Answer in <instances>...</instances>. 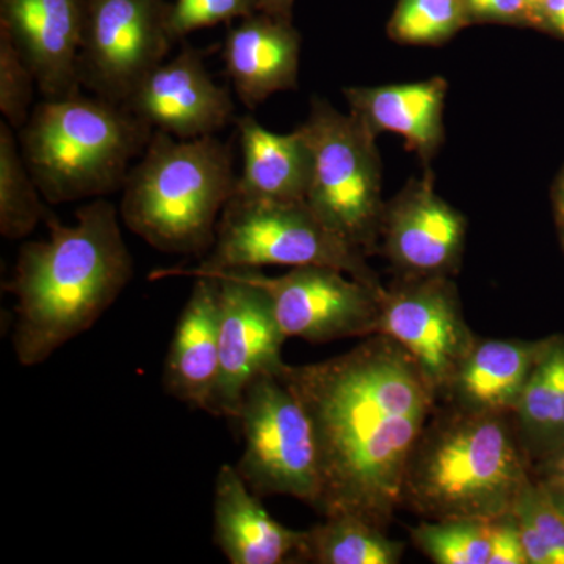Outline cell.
<instances>
[{
  "label": "cell",
  "mask_w": 564,
  "mask_h": 564,
  "mask_svg": "<svg viewBox=\"0 0 564 564\" xmlns=\"http://www.w3.org/2000/svg\"><path fill=\"white\" fill-rule=\"evenodd\" d=\"M276 375L313 423L314 510L388 529L403 507L408 462L437 400L413 356L391 337L373 334L326 361L284 362Z\"/></svg>",
  "instance_id": "obj_1"
},
{
  "label": "cell",
  "mask_w": 564,
  "mask_h": 564,
  "mask_svg": "<svg viewBox=\"0 0 564 564\" xmlns=\"http://www.w3.org/2000/svg\"><path fill=\"white\" fill-rule=\"evenodd\" d=\"M50 239L22 245L6 289L14 296L13 348L24 367L47 361L91 328L133 278L120 210L104 198L80 207L74 225L47 218Z\"/></svg>",
  "instance_id": "obj_2"
},
{
  "label": "cell",
  "mask_w": 564,
  "mask_h": 564,
  "mask_svg": "<svg viewBox=\"0 0 564 564\" xmlns=\"http://www.w3.org/2000/svg\"><path fill=\"white\" fill-rule=\"evenodd\" d=\"M532 478L513 414L448 404L426 422L408 462L403 507L426 521H492L511 513Z\"/></svg>",
  "instance_id": "obj_3"
},
{
  "label": "cell",
  "mask_w": 564,
  "mask_h": 564,
  "mask_svg": "<svg viewBox=\"0 0 564 564\" xmlns=\"http://www.w3.org/2000/svg\"><path fill=\"white\" fill-rule=\"evenodd\" d=\"M237 177L231 148L217 137L182 140L154 131L126 177L118 210L155 250L204 258Z\"/></svg>",
  "instance_id": "obj_4"
},
{
  "label": "cell",
  "mask_w": 564,
  "mask_h": 564,
  "mask_svg": "<svg viewBox=\"0 0 564 564\" xmlns=\"http://www.w3.org/2000/svg\"><path fill=\"white\" fill-rule=\"evenodd\" d=\"M152 132L124 104L79 90L36 106L18 141L44 202L63 204L120 191Z\"/></svg>",
  "instance_id": "obj_5"
},
{
  "label": "cell",
  "mask_w": 564,
  "mask_h": 564,
  "mask_svg": "<svg viewBox=\"0 0 564 564\" xmlns=\"http://www.w3.org/2000/svg\"><path fill=\"white\" fill-rule=\"evenodd\" d=\"M332 267L381 285L366 254L323 225L306 202L274 203L232 196L218 221L214 247L193 269L159 270L151 280L214 276L262 267Z\"/></svg>",
  "instance_id": "obj_6"
},
{
  "label": "cell",
  "mask_w": 564,
  "mask_h": 564,
  "mask_svg": "<svg viewBox=\"0 0 564 564\" xmlns=\"http://www.w3.org/2000/svg\"><path fill=\"white\" fill-rule=\"evenodd\" d=\"M300 129L313 154L307 206L326 228L369 256L380 242L386 209L377 135L322 98L313 99Z\"/></svg>",
  "instance_id": "obj_7"
},
{
  "label": "cell",
  "mask_w": 564,
  "mask_h": 564,
  "mask_svg": "<svg viewBox=\"0 0 564 564\" xmlns=\"http://www.w3.org/2000/svg\"><path fill=\"white\" fill-rule=\"evenodd\" d=\"M236 422L243 436L237 464L256 496H285L314 508L318 496L313 423L299 397L276 373H262L245 389Z\"/></svg>",
  "instance_id": "obj_8"
},
{
  "label": "cell",
  "mask_w": 564,
  "mask_h": 564,
  "mask_svg": "<svg viewBox=\"0 0 564 564\" xmlns=\"http://www.w3.org/2000/svg\"><path fill=\"white\" fill-rule=\"evenodd\" d=\"M165 0H85L80 85L126 104L174 43Z\"/></svg>",
  "instance_id": "obj_9"
},
{
  "label": "cell",
  "mask_w": 564,
  "mask_h": 564,
  "mask_svg": "<svg viewBox=\"0 0 564 564\" xmlns=\"http://www.w3.org/2000/svg\"><path fill=\"white\" fill-rule=\"evenodd\" d=\"M240 272L267 293L288 339L326 344L378 332L383 285L367 284L332 267H296L274 278L261 270Z\"/></svg>",
  "instance_id": "obj_10"
},
{
  "label": "cell",
  "mask_w": 564,
  "mask_h": 564,
  "mask_svg": "<svg viewBox=\"0 0 564 564\" xmlns=\"http://www.w3.org/2000/svg\"><path fill=\"white\" fill-rule=\"evenodd\" d=\"M377 334L391 337L413 356L437 399L445 395L478 343L448 276L403 278L395 288L386 289Z\"/></svg>",
  "instance_id": "obj_11"
},
{
  "label": "cell",
  "mask_w": 564,
  "mask_h": 564,
  "mask_svg": "<svg viewBox=\"0 0 564 564\" xmlns=\"http://www.w3.org/2000/svg\"><path fill=\"white\" fill-rule=\"evenodd\" d=\"M218 280L220 367L209 413L236 422L247 386L282 364L281 332L267 293L240 270L214 274Z\"/></svg>",
  "instance_id": "obj_12"
},
{
  "label": "cell",
  "mask_w": 564,
  "mask_h": 564,
  "mask_svg": "<svg viewBox=\"0 0 564 564\" xmlns=\"http://www.w3.org/2000/svg\"><path fill=\"white\" fill-rule=\"evenodd\" d=\"M380 239L404 280L448 276L462 261L466 220L434 192L426 176L411 182L386 206Z\"/></svg>",
  "instance_id": "obj_13"
},
{
  "label": "cell",
  "mask_w": 564,
  "mask_h": 564,
  "mask_svg": "<svg viewBox=\"0 0 564 564\" xmlns=\"http://www.w3.org/2000/svg\"><path fill=\"white\" fill-rule=\"evenodd\" d=\"M124 106L154 131L182 140L214 135L236 113L229 91L215 84L202 54L188 46L152 70Z\"/></svg>",
  "instance_id": "obj_14"
},
{
  "label": "cell",
  "mask_w": 564,
  "mask_h": 564,
  "mask_svg": "<svg viewBox=\"0 0 564 564\" xmlns=\"http://www.w3.org/2000/svg\"><path fill=\"white\" fill-rule=\"evenodd\" d=\"M85 0H0V29L31 66L46 98L82 88L77 63Z\"/></svg>",
  "instance_id": "obj_15"
},
{
  "label": "cell",
  "mask_w": 564,
  "mask_h": 564,
  "mask_svg": "<svg viewBox=\"0 0 564 564\" xmlns=\"http://www.w3.org/2000/svg\"><path fill=\"white\" fill-rule=\"evenodd\" d=\"M306 532L288 529L263 508L237 467L223 464L215 480L214 540L231 564L303 562Z\"/></svg>",
  "instance_id": "obj_16"
},
{
  "label": "cell",
  "mask_w": 564,
  "mask_h": 564,
  "mask_svg": "<svg viewBox=\"0 0 564 564\" xmlns=\"http://www.w3.org/2000/svg\"><path fill=\"white\" fill-rule=\"evenodd\" d=\"M300 46L302 40L291 20L261 11L229 29L223 61L245 107L256 109L274 93L296 88Z\"/></svg>",
  "instance_id": "obj_17"
},
{
  "label": "cell",
  "mask_w": 564,
  "mask_h": 564,
  "mask_svg": "<svg viewBox=\"0 0 564 564\" xmlns=\"http://www.w3.org/2000/svg\"><path fill=\"white\" fill-rule=\"evenodd\" d=\"M218 367V280L198 276L174 329L163 386L180 402L209 413Z\"/></svg>",
  "instance_id": "obj_18"
},
{
  "label": "cell",
  "mask_w": 564,
  "mask_h": 564,
  "mask_svg": "<svg viewBox=\"0 0 564 564\" xmlns=\"http://www.w3.org/2000/svg\"><path fill=\"white\" fill-rule=\"evenodd\" d=\"M447 82L443 77L413 84L345 88L350 113L378 135L399 133L411 150L432 158L444 139L443 111Z\"/></svg>",
  "instance_id": "obj_19"
},
{
  "label": "cell",
  "mask_w": 564,
  "mask_h": 564,
  "mask_svg": "<svg viewBox=\"0 0 564 564\" xmlns=\"http://www.w3.org/2000/svg\"><path fill=\"white\" fill-rule=\"evenodd\" d=\"M243 169L232 196L254 202H306L313 154L302 129L274 133L251 115L237 118Z\"/></svg>",
  "instance_id": "obj_20"
},
{
  "label": "cell",
  "mask_w": 564,
  "mask_h": 564,
  "mask_svg": "<svg viewBox=\"0 0 564 564\" xmlns=\"http://www.w3.org/2000/svg\"><path fill=\"white\" fill-rule=\"evenodd\" d=\"M545 339L478 340L443 399L459 410L513 414Z\"/></svg>",
  "instance_id": "obj_21"
},
{
  "label": "cell",
  "mask_w": 564,
  "mask_h": 564,
  "mask_svg": "<svg viewBox=\"0 0 564 564\" xmlns=\"http://www.w3.org/2000/svg\"><path fill=\"white\" fill-rule=\"evenodd\" d=\"M403 543L355 516H328L307 530L303 562L317 564H399Z\"/></svg>",
  "instance_id": "obj_22"
},
{
  "label": "cell",
  "mask_w": 564,
  "mask_h": 564,
  "mask_svg": "<svg viewBox=\"0 0 564 564\" xmlns=\"http://www.w3.org/2000/svg\"><path fill=\"white\" fill-rule=\"evenodd\" d=\"M51 215L22 158L18 135L3 120L0 122V234L10 240L24 239Z\"/></svg>",
  "instance_id": "obj_23"
},
{
  "label": "cell",
  "mask_w": 564,
  "mask_h": 564,
  "mask_svg": "<svg viewBox=\"0 0 564 564\" xmlns=\"http://www.w3.org/2000/svg\"><path fill=\"white\" fill-rule=\"evenodd\" d=\"M414 544L436 564H488L489 521H425L411 530Z\"/></svg>",
  "instance_id": "obj_24"
},
{
  "label": "cell",
  "mask_w": 564,
  "mask_h": 564,
  "mask_svg": "<svg viewBox=\"0 0 564 564\" xmlns=\"http://www.w3.org/2000/svg\"><path fill=\"white\" fill-rule=\"evenodd\" d=\"M464 0H400L389 33L406 44H436L466 24Z\"/></svg>",
  "instance_id": "obj_25"
},
{
  "label": "cell",
  "mask_w": 564,
  "mask_h": 564,
  "mask_svg": "<svg viewBox=\"0 0 564 564\" xmlns=\"http://www.w3.org/2000/svg\"><path fill=\"white\" fill-rule=\"evenodd\" d=\"M39 87L35 74L9 33L0 29V111L14 131L31 118L33 90Z\"/></svg>",
  "instance_id": "obj_26"
},
{
  "label": "cell",
  "mask_w": 564,
  "mask_h": 564,
  "mask_svg": "<svg viewBox=\"0 0 564 564\" xmlns=\"http://www.w3.org/2000/svg\"><path fill=\"white\" fill-rule=\"evenodd\" d=\"M256 0H176L170 7V31L174 40L199 29L254 14Z\"/></svg>",
  "instance_id": "obj_27"
},
{
  "label": "cell",
  "mask_w": 564,
  "mask_h": 564,
  "mask_svg": "<svg viewBox=\"0 0 564 564\" xmlns=\"http://www.w3.org/2000/svg\"><path fill=\"white\" fill-rule=\"evenodd\" d=\"M513 511L538 530L558 556L560 564H564V511L545 485L534 480L533 475L519 494Z\"/></svg>",
  "instance_id": "obj_28"
},
{
  "label": "cell",
  "mask_w": 564,
  "mask_h": 564,
  "mask_svg": "<svg viewBox=\"0 0 564 564\" xmlns=\"http://www.w3.org/2000/svg\"><path fill=\"white\" fill-rule=\"evenodd\" d=\"M488 564H529L514 511L489 521Z\"/></svg>",
  "instance_id": "obj_29"
},
{
  "label": "cell",
  "mask_w": 564,
  "mask_h": 564,
  "mask_svg": "<svg viewBox=\"0 0 564 564\" xmlns=\"http://www.w3.org/2000/svg\"><path fill=\"white\" fill-rule=\"evenodd\" d=\"M467 13L488 20L511 21L532 13L529 0H464Z\"/></svg>",
  "instance_id": "obj_30"
},
{
  "label": "cell",
  "mask_w": 564,
  "mask_h": 564,
  "mask_svg": "<svg viewBox=\"0 0 564 564\" xmlns=\"http://www.w3.org/2000/svg\"><path fill=\"white\" fill-rule=\"evenodd\" d=\"M516 518H518L519 529H521L522 543H524L529 564H560L558 556L552 551L551 545L545 543L538 530L521 516L516 514Z\"/></svg>",
  "instance_id": "obj_31"
},
{
  "label": "cell",
  "mask_w": 564,
  "mask_h": 564,
  "mask_svg": "<svg viewBox=\"0 0 564 564\" xmlns=\"http://www.w3.org/2000/svg\"><path fill=\"white\" fill-rule=\"evenodd\" d=\"M534 480L544 485L564 484V445L532 467Z\"/></svg>",
  "instance_id": "obj_32"
},
{
  "label": "cell",
  "mask_w": 564,
  "mask_h": 564,
  "mask_svg": "<svg viewBox=\"0 0 564 564\" xmlns=\"http://www.w3.org/2000/svg\"><path fill=\"white\" fill-rule=\"evenodd\" d=\"M540 13L552 29L564 35V0H544Z\"/></svg>",
  "instance_id": "obj_33"
},
{
  "label": "cell",
  "mask_w": 564,
  "mask_h": 564,
  "mask_svg": "<svg viewBox=\"0 0 564 564\" xmlns=\"http://www.w3.org/2000/svg\"><path fill=\"white\" fill-rule=\"evenodd\" d=\"M293 0H256V9L280 20H291Z\"/></svg>",
  "instance_id": "obj_34"
},
{
  "label": "cell",
  "mask_w": 564,
  "mask_h": 564,
  "mask_svg": "<svg viewBox=\"0 0 564 564\" xmlns=\"http://www.w3.org/2000/svg\"><path fill=\"white\" fill-rule=\"evenodd\" d=\"M555 209L560 220H564V173L558 181V187L555 191Z\"/></svg>",
  "instance_id": "obj_35"
},
{
  "label": "cell",
  "mask_w": 564,
  "mask_h": 564,
  "mask_svg": "<svg viewBox=\"0 0 564 564\" xmlns=\"http://www.w3.org/2000/svg\"><path fill=\"white\" fill-rule=\"evenodd\" d=\"M544 485V484H543ZM551 496L554 497L556 505L564 511V484L545 485Z\"/></svg>",
  "instance_id": "obj_36"
},
{
  "label": "cell",
  "mask_w": 564,
  "mask_h": 564,
  "mask_svg": "<svg viewBox=\"0 0 564 564\" xmlns=\"http://www.w3.org/2000/svg\"><path fill=\"white\" fill-rule=\"evenodd\" d=\"M544 0H529L530 7H532V10L540 11L541 3H543Z\"/></svg>",
  "instance_id": "obj_37"
},
{
  "label": "cell",
  "mask_w": 564,
  "mask_h": 564,
  "mask_svg": "<svg viewBox=\"0 0 564 564\" xmlns=\"http://www.w3.org/2000/svg\"><path fill=\"white\" fill-rule=\"evenodd\" d=\"M562 221V226H563V243H564V220H560Z\"/></svg>",
  "instance_id": "obj_38"
}]
</instances>
